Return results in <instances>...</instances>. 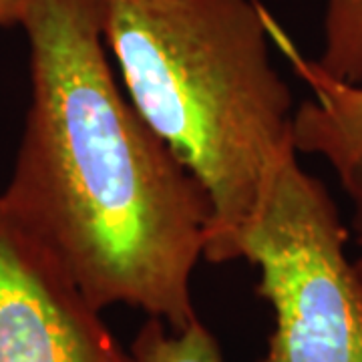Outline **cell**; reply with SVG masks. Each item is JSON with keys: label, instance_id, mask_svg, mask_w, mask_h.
I'll list each match as a JSON object with an SVG mask.
<instances>
[{"label": "cell", "instance_id": "6da1fadb", "mask_svg": "<svg viewBox=\"0 0 362 362\" xmlns=\"http://www.w3.org/2000/svg\"><path fill=\"white\" fill-rule=\"evenodd\" d=\"M18 26L30 103L4 204L95 308L125 304L183 330L197 320L209 197L119 85L101 0H25Z\"/></svg>", "mask_w": 362, "mask_h": 362}, {"label": "cell", "instance_id": "7a4b0ae2", "mask_svg": "<svg viewBox=\"0 0 362 362\" xmlns=\"http://www.w3.org/2000/svg\"><path fill=\"white\" fill-rule=\"evenodd\" d=\"M103 35L143 119L211 204L204 258L235 259L294 145L292 93L268 51L256 0H101Z\"/></svg>", "mask_w": 362, "mask_h": 362}, {"label": "cell", "instance_id": "3957f363", "mask_svg": "<svg viewBox=\"0 0 362 362\" xmlns=\"http://www.w3.org/2000/svg\"><path fill=\"white\" fill-rule=\"evenodd\" d=\"M296 153L282 159L235 244V259L258 266V296L274 312L259 362H362V280L346 256V228Z\"/></svg>", "mask_w": 362, "mask_h": 362}, {"label": "cell", "instance_id": "277c9868", "mask_svg": "<svg viewBox=\"0 0 362 362\" xmlns=\"http://www.w3.org/2000/svg\"><path fill=\"white\" fill-rule=\"evenodd\" d=\"M0 362H133L101 310L2 195Z\"/></svg>", "mask_w": 362, "mask_h": 362}, {"label": "cell", "instance_id": "5b68a950", "mask_svg": "<svg viewBox=\"0 0 362 362\" xmlns=\"http://www.w3.org/2000/svg\"><path fill=\"white\" fill-rule=\"evenodd\" d=\"M270 30L292 59L298 77L314 90V99L304 101L294 111L296 151L322 157L338 177H344L362 165V87L328 77L312 61L302 59L272 18Z\"/></svg>", "mask_w": 362, "mask_h": 362}, {"label": "cell", "instance_id": "8992f818", "mask_svg": "<svg viewBox=\"0 0 362 362\" xmlns=\"http://www.w3.org/2000/svg\"><path fill=\"white\" fill-rule=\"evenodd\" d=\"M324 75L350 83H362V0H326L324 49L312 61Z\"/></svg>", "mask_w": 362, "mask_h": 362}, {"label": "cell", "instance_id": "52a82bcc", "mask_svg": "<svg viewBox=\"0 0 362 362\" xmlns=\"http://www.w3.org/2000/svg\"><path fill=\"white\" fill-rule=\"evenodd\" d=\"M133 362H226L216 337L197 318L183 330H171L159 318H147L131 344Z\"/></svg>", "mask_w": 362, "mask_h": 362}, {"label": "cell", "instance_id": "ba28073f", "mask_svg": "<svg viewBox=\"0 0 362 362\" xmlns=\"http://www.w3.org/2000/svg\"><path fill=\"white\" fill-rule=\"evenodd\" d=\"M340 181H342V187L352 202V230H354L358 246L362 247V165L352 169L344 177H340ZM354 268H356L362 280V254L354 262Z\"/></svg>", "mask_w": 362, "mask_h": 362}, {"label": "cell", "instance_id": "9c48e42d", "mask_svg": "<svg viewBox=\"0 0 362 362\" xmlns=\"http://www.w3.org/2000/svg\"><path fill=\"white\" fill-rule=\"evenodd\" d=\"M25 0H0V26H13L21 23Z\"/></svg>", "mask_w": 362, "mask_h": 362}]
</instances>
